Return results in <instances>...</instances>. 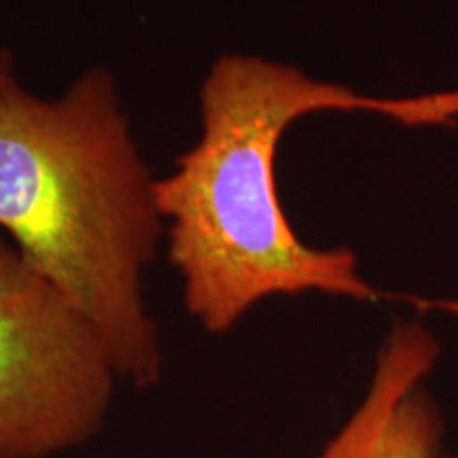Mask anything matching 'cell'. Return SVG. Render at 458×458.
Listing matches in <instances>:
<instances>
[{
  "label": "cell",
  "instance_id": "1",
  "mask_svg": "<svg viewBox=\"0 0 458 458\" xmlns=\"http://www.w3.org/2000/svg\"><path fill=\"white\" fill-rule=\"evenodd\" d=\"M320 111H363L410 128L456 125L458 89L377 98L280 62L219 57L199 88L202 136L172 174L156 181L182 303L208 334H227L274 295L380 297L359 274L352 250L303 244L280 206L278 142L295 119Z\"/></svg>",
  "mask_w": 458,
  "mask_h": 458
},
{
  "label": "cell",
  "instance_id": "2",
  "mask_svg": "<svg viewBox=\"0 0 458 458\" xmlns=\"http://www.w3.org/2000/svg\"><path fill=\"white\" fill-rule=\"evenodd\" d=\"M156 181L111 72L91 68L43 100L0 47V227L100 331L119 377L136 388L164 371L142 295L162 232Z\"/></svg>",
  "mask_w": 458,
  "mask_h": 458
},
{
  "label": "cell",
  "instance_id": "3",
  "mask_svg": "<svg viewBox=\"0 0 458 458\" xmlns=\"http://www.w3.org/2000/svg\"><path fill=\"white\" fill-rule=\"evenodd\" d=\"M122 377L100 331L0 240V458H51L105 428Z\"/></svg>",
  "mask_w": 458,
  "mask_h": 458
},
{
  "label": "cell",
  "instance_id": "4",
  "mask_svg": "<svg viewBox=\"0 0 458 458\" xmlns=\"http://www.w3.org/2000/svg\"><path fill=\"white\" fill-rule=\"evenodd\" d=\"M439 344L425 325L399 323L377 354L369 391L314 458H454L425 380Z\"/></svg>",
  "mask_w": 458,
  "mask_h": 458
}]
</instances>
